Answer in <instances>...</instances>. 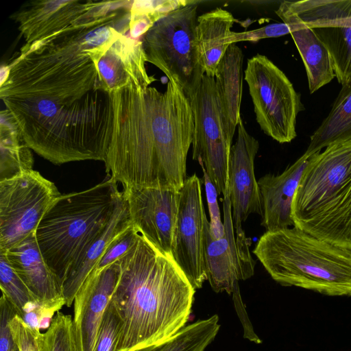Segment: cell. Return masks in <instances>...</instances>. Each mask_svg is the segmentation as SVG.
<instances>
[{
    "mask_svg": "<svg viewBox=\"0 0 351 351\" xmlns=\"http://www.w3.org/2000/svg\"><path fill=\"white\" fill-rule=\"evenodd\" d=\"M121 35L108 16L91 17L24 45L1 66L0 98L31 149L56 165L105 162L114 109L97 64Z\"/></svg>",
    "mask_w": 351,
    "mask_h": 351,
    "instance_id": "cell-1",
    "label": "cell"
},
{
    "mask_svg": "<svg viewBox=\"0 0 351 351\" xmlns=\"http://www.w3.org/2000/svg\"><path fill=\"white\" fill-rule=\"evenodd\" d=\"M131 80L112 91L114 119L105 160L123 189L180 191L186 178L194 117L190 100L169 81L164 92Z\"/></svg>",
    "mask_w": 351,
    "mask_h": 351,
    "instance_id": "cell-2",
    "label": "cell"
},
{
    "mask_svg": "<svg viewBox=\"0 0 351 351\" xmlns=\"http://www.w3.org/2000/svg\"><path fill=\"white\" fill-rule=\"evenodd\" d=\"M119 263L111 299L121 320L117 351L162 343L185 326L195 289L172 256L139 233Z\"/></svg>",
    "mask_w": 351,
    "mask_h": 351,
    "instance_id": "cell-3",
    "label": "cell"
},
{
    "mask_svg": "<svg viewBox=\"0 0 351 351\" xmlns=\"http://www.w3.org/2000/svg\"><path fill=\"white\" fill-rule=\"evenodd\" d=\"M252 252L282 286H295L328 296H351L349 249L292 226L266 231Z\"/></svg>",
    "mask_w": 351,
    "mask_h": 351,
    "instance_id": "cell-4",
    "label": "cell"
},
{
    "mask_svg": "<svg viewBox=\"0 0 351 351\" xmlns=\"http://www.w3.org/2000/svg\"><path fill=\"white\" fill-rule=\"evenodd\" d=\"M294 226L351 250V141L310 157L291 206Z\"/></svg>",
    "mask_w": 351,
    "mask_h": 351,
    "instance_id": "cell-5",
    "label": "cell"
},
{
    "mask_svg": "<svg viewBox=\"0 0 351 351\" xmlns=\"http://www.w3.org/2000/svg\"><path fill=\"white\" fill-rule=\"evenodd\" d=\"M110 176L88 189L60 195L35 232L41 254L62 289L67 272L85 244L110 219L122 191Z\"/></svg>",
    "mask_w": 351,
    "mask_h": 351,
    "instance_id": "cell-6",
    "label": "cell"
},
{
    "mask_svg": "<svg viewBox=\"0 0 351 351\" xmlns=\"http://www.w3.org/2000/svg\"><path fill=\"white\" fill-rule=\"evenodd\" d=\"M197 2L191 1L169 12L141 40L146 62L162 71L190 101L205 75L197 43Z\"/></svg>",
    "mask_w": 351,
    "mask_h": 351,
    "instance_id": "cell-7",
    "label": "cell"
},
{
    "mask_svg": "<svg viewBox=\"0 0 351 351\" xmlns=\"http://www.w3.org/2000/svg\"><path fill=\"white\" fill-rule=\"evenodd\" d=\"M244 73L259 126L277 142L290 143L297 136L296 119L303 110L300 95L286 75L264 55L248 59Z\"/></svg>",
    "mask_w": 351,
    "mask_h": 351,
    "instance_id": "cell-8",
    "label": "cell"
},
{
    "mask_svg": "<svg viewBox=\"0 0 351 351\" xmlns=\"http://www.w3.org/2000/svg\"><path fill=\"white\" fill-rule=\"evenodd\" d=\"M61 194L51 181L31 170L0 182V252H7L36 230Z\"/></svg>",
    "mask_w": 351,
    "mask_h": 351,
    "instance_id": "cell-9",
    "label": "cell"
},
{
    "mask_svg": "<svg viewBox=\"0 0 351 351\" xmlns=\"http://www.w3.org/2000/svg\"><path fill=\"white\" fill-rule=\"evenodd\" d=\"M194 117L193 160L202 161L218 194L228 193L229 160L232 143L223 128L215 77L204 75L191 99Z\"/></svg>",
    "mask_w": 351,
    "mask_h": 351,
    "instance_id": "cell-10",
    "label": "cell"
},
{
    "mask_svg": "<svg viewBox=\"0 0 351 351\" xmlns=\"http://www.w3.org/2000/svg\"><path fill=\"white\" fill-rule=\"evenodd\" d=\"M180 193L171 256L196 290L207 280L206 241L209 221L202 201L201 182L195 173L186 179Z\"/></svg>",
    "mask_w": 351,
    "mask_h": 351,
    "instance_id": "cell-11",
    "label": "cell"
},
{
    "mask_svg": "<svg viewBox=\"0 0 351 351\" xmlns=\"http://www.w3.org/2000/svg\"><path fill=\"white\" fill-rule=\"evenodd\" d=\"M223 236L214 239L209 232V223L207 228V280L215 292L232 294L239 288V280H247L254 275L255 261L250 252V239L245 234H235L229 192L223 196Z\"/></svg>",
    "mask_w": 351,
    "mask_h": 351,
    "instance_id": "cell-12",
    "label": "cell"
},
{
    "mask_svg": "<svg viewBox=\"0 0 351 351\" xmlns=\"http://www.w3.org/2000/svg\"><path fill=\"white\" fill-rule=\"evenodd\" d=\"M125 1H27L10 16L18 24L25 45L41 40L86 19L114 10Z\"/></svg>",
    "mask_w": 351,
    "mask_h": 351,
    "instance_id": "cell-13",
    "label": "cell"
},
{
    "mask_svg": "<svg viewBox=\"0 0 351 351\" xmlns=\"http://www.w3.org/2000/svg\"><path fill=\"white\" fill-rule=\"evenodd\" d=\"M122 192L132 226L160 252L171 256L180 191L130 187Z\"/></svg>",
    "mask_w": 351,
    "mask_h": 351,
    "instance_id": "cell-14",
    "label": "cell"
},
{
    "mask_svg": "<svg viewBox=\"0 0 351 351\" xmlns=\"http://www.w3.org/2000/svg\"><path fill=\"white\" fill-rule=\"evenodd\" d=\"M237 138L232 146L228 170V192L235 234H245L242 223L250 215L262 217L261 197L254 173V160L258 141L246 130L241 118L237 125Z\"/></svg>",
    "mask_w": 351,
    "mask_h": 351,
    "instance_id": "cell-15",
    "label": "cell"
},
{
    "mask_svg": "<svg viewBox=\"0 0 351 351\" xmlns=\"http://www.w3.org/2000/svg\"><path fill=\"white\" fill-rule=\"evenodd\" d=\"M121 274L119 260L88 274L75 295L73 330L75 351H93L97 333Z\"/></svg>",
    "mask_w": 351,
    "mask_h": 351,
    "instance_id": "cell-16",
    "label": "cell"
},
{
    "mask_svg": "<svg viewBox=\"0 0 351 351\" xmlns=\"http://www.w3.org/2000/svg\"><path fill=\"white\" fill-rule=\"evenodd\" d=\"M5 253L10 265L43 309L54 315L65 305L62 286L44 260L35 232Z\"/></svg>",
    "mask_w": 351,
    "mask_h": 351,
    "instance_id": "cell-17",
    "label": "cell"
},
{
    "mask_svg": "<svg viewBox=\"0 0 351 351\" xmlns=\"http://www.w3.org/2000/svg\"><path fill=\"white\" fill-rule=\"evenodd\" d=\"M310 157L304 154L280 174L267 173L258 180L263 210L261 226L266 231L294 226L291 217L293 196Z\"/></svg>",
    "mask_w": 351,
    "mask_h": 351,
    "instance_id": "cell-18",
    "label": "cell"
},
{
    "mask_svg": "<svg viewBox=\"0 0 351 351\" xmlns=\"http://www.w3.org/2000/svg\"><path fill=\"white\" fill-rule=\"evenodd\" d=\"M132 225L122 192L109 221L82 247L72 263L62 285L65 305L69 307L84 280L110 243Z\"/></svg>",
    "mask_w": 351,
    "mask_h": 351,
    "instance_id": "cell-19",
    "label": "cell"
},
{
    "mask_svg": "<svg viewBox=\"0 0 351 351\" xmlns=\"http://www.w3.org/2000/svg\"><path fill=\"white\" fill-rule=\"evenodd\" d=\"M145 57L141 40L132 38L130 32L119 37L98 62L103 81L112 92L130 80L140 84L156 80L147 74Z\"/></svg>",
    "mask_w": 351,
    "mask_h": 351,
    "instance_id": "cell-20",
    "label": "cell"
},
{
    "mask_svg": "<svg viewBox=\"0 0 351 351\" xmlns=\"http://www.w3.org/2000/svg\"><path fill=\"white\" fill-rule=\"evenodd\" d=\"M243 58L241 49L236 43L231 44L220 60L215 75L223 128L232 143L241 119Z\"/></svg>",
    "mask_w": 351,
    "mask_h": 351,
    "instance_id": "cell-21",
    "label": "cell"
},
{
    "mask_svg": "<svg viewBox=\"0 0 351 351\" xmlns=\"http://www.w3.org/2000/svg\"><path fill=\"white\" fill-rule=\"evenodd\" d=\"M237 20L228 10L217 8L197 16L196 36L205 75L215 77L217 65L231 45V27Z\"/></svg>",
    "mask_w": 351,
    "mask_h": 351,
    "instance_id": "cell-22",
    "label": "cell"
},
{
    "mask_svg": "<svg viewBox=\"0 0 351 351\" xmlns=\"http://www.w3.org/2000/svg\"><path fill=\"white\" fill-rule=\"evenodd\" d=\"M278 16L290 27L306 69L310 93H313L335 77L330 53L312 28L291 16Z\"/></svg>",
    "mask_w": 351,
    "mask_h": 351,
    "instance_id": "cell-23",
    "label": "cell"
},
{
    "mask_svg": "<svg viewBox=\"0 0 351 351\" xmlns=\"http://www.w3.org/2000/svg\"><path fill=\"white\" fill-rule=\"evenodd\" d=\"M276 13L291 16L311 28L351 27V0L283 1Z\"/></svg>",
    "mask_w": 351,
    "mask_h": 351,
    "instance_id": "cell-24",
    "label": "cell"
},
{
    "mask_svg": "<svg viewBox=\"0 0 351 351\" xmlns=\"http://www.w3.org/2000/svg\"><path fill=\"white\" fill-rule=\"evenodd\" d=\"M351 141V79L342 88L332 108L319 127L311 135L304 153L308 156L337 143Z\"/></svg>",
    "mask_w": 351,
    "mask_h": 351,
    "instance_id": "cell-25",
    "label": "cell"
},
{
    "mask_svg": "<svg viewBox=\"0 0 351 351\" xmlns=\"http://www.w3.org/2000/svg\"><path fill=\"white\" fill-rule=\"evenodd\" d=\"M30 149L10 111L1 110L0 182L33 170L34 157Z\"/></svg>",
    "mask_w": 351,
    "mask_h": 351,
    "instance_id": "cell-26",
    "label": "cell"
},
{
    "mask_svg": "<svg viewBox=\"0 0 351 351\" xmlns=\"http://www.w3.org/2000/svg\"><path fill=\"white\" fill-rule=\"evenodd\" d=\"M219 317L214 315L184 326L169 339L134 351H204L219 330Z\"/></svg>",
    "mask_w": 351,
    "mask_h": 351,
    "instance_id": "cell-27",
    "label": "cell"
},
{
    "mask_svg": "<svg viewBox=\"0 0 351 351\" xmlns=\"http://www.w3.org/2000/svg\"><path fill=\"white\" fill-rule=\"evenodd\" d=\"M312 29L330 53L338 82L344 84L351 79V27Z\"/></svg>",
    "mask_w": 351,
    "mask_h": 351,
    "instance_id": "cell-28",
    "label": "cell"
},
{
    "mask_svg": "<svg viewBox=\"0 0 351 351\" xmlns=\"http://www.w3.org/2000/svg\"><path fill=\"white\" fill-rule=\"evenodd\" d=\"M191 1H132L130 8V34L142 36L156 21Z\"/></svg>",
    "mask_w": 351,
    "mask_h": 351,
    "instance_id": "cell-29",
    "label": "cell"
},
{
    "mask_svg": "<svg viewBox=\"0 0 351 351\" xmlns=\"http://www.w3.org/2000/svg\"><path fill=\"white\" fill-rule=\"evenodd\" d=\"M0 287L4 294L14 306L17 314L24 319L38 302L30 290L10 265L6 253L0 252Z\"/></svg>",
    "mask_w": 351,
    "mask_h": 351,
    "instance_id": "cell-30",
    "label": "cell"
},
{
    "mask_svg": "<svg viewBox=\"0 0 351 351\" xmlns=\"http://www.w3.org/2000/svg\"><path fill=\"white\" fill-rule=\"evenodd\" d=\"M43 351H75L73 319L58 311L43 337Z\"/></svg>",
    "mask_w": 351,
    "mask_h": 351,
    "instance_id": "cell-31",
    "label": "cell"
},
{
    "mask_svg": "<svg viewBox=\"0 0 351 351\" xmlns=\"http://www.w3.org/2000/svg\"><path fill=\"white\" fill-rule=\"evenodd\" d=\"M121 320L110 301L99 327L93 351H117Z\"/></svg>",
    "mask_w": 351,
    "mask_h": 351,
    "instance_id": "cell-32",
    "label": "cell"
},
{
    "mask_svg": "<svg viewBox=\"0 0 351 351\" xmlns=\"http://www.w3.org/2000/svg\"><path fill=\"white\" fill-rule=\"evenodd\" d=\"M139 232L132 224L110 243L91 272H98L122 258L135 244Z\"/></svg>",
    "mask_w": 351,
    "mask_h": 351,
    "instance_id": "cell-33",
    "label": "cell"
},
{
    "mask_svg": "<svg viewBox=\"0 0 351 351\" xmlns=\"http://www.w3.org/2000/svg\"><path fill=\"white\" fill-rule=\"evenodd\" d=\"M13 337L19 351H43V334L31 327L18 314L10 322Z\"/></svg>",
    "mask_w": 351,
    "mask_h": 351,
    "instance_id": "cell-34",
    "label": "cell"
},
{
    "mask_svg": "<svg viewBox=\"0 0 351 351\" xmlns=\"http://www.w3.org/2000/svg\"><path fill=\"white\" fill-rule=\"evenodd\" d=\"M203 172L204 184L210 215L209 232L214 239H219L224 234V226L221 219L220 209L217 201L218 192L207 174L202 161H198Z\"/></svg>",
    "mask_w": 351,
    "mask_h": 351,
    "instance_id": "cell-35",
    "label": "cell"
},
{
    "mask_svg": "<svg viewBox=\"0 0 351 351\" xmlns=\"http://www.w3.org/2000/svg\"><path fill=\"white\" fill-rule=\"evenodd\" d=\"M17 312L5 297L1 293L0 300V351H16L18 347L13 337L10 322Z\"/></svg>",
    "mask_w": 351,
    "mask_h": 351,
    "instance_id": "cell-36",
    "label": "cell"
},
{
    "mask_svg": "<svg viewBox=\"0 0 351 351\" xmlns=\"http://www.w3.org/2000/svg\"><path fill=\"white\" fill-rule=\"evenodd\" d=\"M290 33L289 25L285 23H272L250 31L232 32L230 43L232 44L240 41L257 42L261 39L279 37Z\"/></svg>",
    "mask_w": 351,
    "mask_h": 351,
    "instance_id": "cell-37",
    "label": "cell"
},
{
    "mask_svg": "<svg viewBox=\"0 0 351 351\" xmlns=\"http://www.w3.org/2000/svg\"><path fill=\"white\" fill-rule=\"evenodd\" d=\"M16 351H19V349Z\"/></svg>",
    "mask_w": 351,
    "mask_h": 351,
    "instance_id": "cell-38",
    "label": "cell"
}]
</instances>
